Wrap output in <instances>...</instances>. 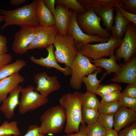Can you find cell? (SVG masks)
Segmentation results:
<instances>
[{
  "mask_svg": "<svg viewBox=\"0 0 136 136\" xmlns=\"http://www.w3.org/2000/svg\"><path fill=\"white\" fill-rule=\"evenodd\" d=\"M82 93L75 91L63 95L59 100L60 106L65 110L66 124L64 132L67 134L79 131L80 124L85 125L82 116Z\"/></svg>",
  "mask_w": 136,
  "mask_h": 136,
  "instance_id": "obj_1",
  "label": "cell"
},
{
  "mask_svg": "<svg viewBox=\"0 0 136 136\" xmlns=\"http://www.w3.org/2000/svg\"><path fill=\"white\" fill-rule=\"evenodd\" d=\"M37 0L13 10L0 9L4 17V24L1 29L16 25L21 26L36 27L39 24L36 14Z\"/></svg>",
  "mask_w": 136,
  "mask_h": 136,
  "instance_id": "obj_2",
  "label": "cell"
},
{
  "mask_svg": "<svg viewBox=\"0 0 136 136\" xmlns=\"http://www.w3.org/2000/svg\"><path fill=\"white\" fill-rule=\"evenodd\" d=\"M40 132L55 134L61 132L66 121L65 110L60 106H53L46 111L40 118Z\"/></svg>",
  "mask_w": 136,
  "mask_h": 136,
  "instance_id": "obj_3",
  "label": "cell"
},
{
  "mask_svg": "<svg viewBox=\"0 0 136 136\" xmlns=\"http://www.w3.org/2000/svg\"><path fill=\"white\" fill-rule=\"evenodd\" d=\"M53 45L55 48L54 54L57 62L64 64L65 67H70L79 52L72 37L67 34L63 36L58 33Z\"/></svg>",
  "mask_w": 136,
  "mask_h": 136,
  "instance_id": "obj_4",
  "label": "cell"
},
{
  "mask_svg": "<svg viewBox=\"0 0 136 136\" xmlns=\"http://www.w3.org/2000/svg\"><path fill=\"white\" fill-rule=\"evenodd\" d=\"M122 40H117L111 36L104 43L95 44L89 43L76 44L79 52L93 59H96L114 54L115 50L120 46Z\"/></svg>",
  "mask_w": 136,
  "mask_h": 136,
  "instance_id": "obj_5",
  "label": "cell"
},
{
  "mask_svg": "<svg viewBox=\"0 0 136 136\" xmlns=\"http://www.w3.org/2000/svg\"><path fill=\"white\" fill-rule=\"evenodd\" d=\"M76 20L79 27L87 35H97L105 39H109L111 36L109 31L101 26L102 19L95 14L92 9L87 10L83 14H77Z\"/></svg>",
  "mask_w": 136,
  "mask_h": 136,
  "instance_id": "obj_6",
  "label": "cell"
},
{
  "mask_svg": "<svg viewBox=\"0 0 136 136\" xmlns=\"http://www.w3.org/2000/svg\"><path fill=\"white\" fill-rule=\"evenodd\" d=\"M91 59L79 52L72 63L70 67L71 76L70 84L73 89L80 90L82 87V78L100 68L92 64Z\"/></svg>",
  "mask_w": 136,
  "mask_h": 136,
  "instance_id": "obj_7",
  "label": "cell"
},
{
  "mask_svg": "<svg viewBox=\"0 0 136 136\" xmlns=\"http://www.w3.org/2000/svg\"><path fill=\"white\" fill-rule=\"evenodd\" d=\"M33 86L29 85L22 88L18 105V111L21 114L34 111L48 102L45 97L35 90Z\"/></svg>",
  "mask_w": 136,
  "mask_h": 136,
  "instance_id": "obj_8",
  "label": "cell"
},
{
  "mask_svg": "<svg viewBox=\"0 0 136 136\" xmlns=\"http://www.w3.org/2000/svg\"><path fill=\"white\" fill-rule=\"evenodd\" d=\"M124 37L120 46L115 50L117 60L120 61L122 59L124 63L128 62L136 52V26L129 23Z\"/></svg>",
  "mask_w": 136,
  "mask_h": 136,
  "instance_id": "obj_9",
  "label": "cell"
},
{
  "mask_svg": "<svg viewBox=\"0 0 136 136\" xmlns=\"http://www.w3.org/2000/svg\"><path fill=\"white\" fill-rule=\"evenodd\" d=\"M35 37L28 47V50L46 48L53 45L58 33L55 25L45 27L39 25L35 27Z\"/></svg>",
  "mask_w": 136,
  "mask_h": 136,
  "instance_id": "obj_10",
  "label": "cell"
},
{
  "mask_svg": "<svg viewBox=\"0 0 136 136\" xmlns=\"http://www.w3.org/2000/svg\"><path fill=\"white\" fill-rule=\"evenodd\" d=\"M35 27L21 26L15 33L12 48L15 53L21 55L27 53L28 47L35 37Z\"/></svg>",
  "mask_w": 136,
  "mask_h": 136,
  "instance_id": "obj_11",
  "label": "cell"
},
{
  "mask_svg": "<svg viewBox=\"0 0 136 136\" xmlns=\"http://www.w3.org/2000/svg\"><path fill=\"white\" fill-rule=\"evenodd\" d=\"M34 80L37 85L35 90L45 97H47L51 93L58 90L61 87L56 76H49L45 72L36 74Z\"/></svg>",
  "mask_w": 136,
  "mask_h": 136,
  "instance_id": "obj_12",
  "label": "cell"
},
{
  "mask_svg": "<svg viewBox=\"0 0 136 136\" xmlns=\"http://www.w3.org/2000/svg\"><path fill=\"white\" fill-rule=\"evenodd\" d=\"M77 14L73 11L70 24L67 31V34L71 36L76 44H84L93 42L100 43L107 42L109 39L101 38L97 35L91 36L87 35L81 29L76 20Z\"/></svg>",
  "mask_w": 136,
  "mask_h": 136,
  "instance_id": "obj_13",
  "label": "cell"
},
{
  "mask_svg": "<svg viewBox=\"0 0 136 136\" xmlns=\"http://www.w3.org/2000/svg\"><path fill=\"white\" fill-rule=\"evenodd\" d=\"M121 69L111 79L112 82L136 84V56L128 62L120 65Z\"/></svg>",
  "mask_w": 136,
  "mask_h": 136,
  "instance_id": "obj_14",
  "label": "cell"
},
{
  "mask_svg": "<svg viewBox=\"0 0 136 136\" xmlns=\"http://www.w3.org/2000/svg\"><path fill=\"white\" fill-rule=\"evenodd\" d=\"M46 48L48 53L46 57H41L39 59H37L34 56H31L30 58V60L35 64L47 69L54 68L62 73L65 76L71 75V71L70 67H62L57 62L54 54L53 45H51Z\"/></svg>",
  "mask_w": 136,
  "mask_h": 136,
  "instance_id": "obj_15",
  "label": "cell"
},
{
  "mask_svg": "<svg viewBox=\"0 0 136 136\" xmlns=\"http://www.w3.org/2000/svg\"><path fill=\"white\" fill-rule=\"evenodd\" d=\"M136 111L121 106L114 115V129L117 132L136 122Z\"/></svg>",
  "mask_w": 136,
  "mask_h": 136,
  "instance_id": "obj_16",
  "label": "cell"
},
{
  "mask_svg": "<svg viewBox=\"0 0 136 136\" xmlns=\"http://www.w3.org/2000/svg\"><path fill=\"white\" fill-rule=\"evenodd\" d=\"M73 13L72 10L63 5H57L53 15L58 33L63 36L67 34Z\"/></svg>",
  "mask_w": 136,
  "mask_h": 136,
  "instance_id": "obj_17",
  "label": "cell"
},
{
  "mask_svg": "<svg viewBox=\"0 0 136 136\" xmlns=\"http://www.w3.org/2000/svg\"><path fill=\"white\" fill-rule=\"evenodd\" d=\"M23 88L21 86L18 85L2 103L0 110L7 119H11L13 116L15 110L19 104V94Z\"/></svg>",
  "mask_w": 136,
  "mask_h": 136,
  "instance_id": "obj_18",
  "label": "cell"
},
{
  "mask_svg": "<svg viewBox=\"0 0 136 136\" xmlns=\"http://www.w3.org/2000/svg\"><path fill=\"white\" fill-rule=\"evenodd\" d=\"M25 80L19 72L15 73L0 81V103L7 97L8 95Z\"/></svg>",
  "mask_w": 136,
  "mask_h": 136,
  "instance_id": "obj_19",
  "label": "cell"
},
{
  "mask_svg": "<svg viewBox=\"0 0 136 136\" xmlns=\"http://www.w3.org/2000/svg\"><path fill=\"white\" fill-rule=\"evenodd\" d=\"M36 14L39 24L45 27L55 25L53 15L45 5L44 0H37Z\"/></svg>",
  "mask_w": 136,
  "mask_h": 136,
  "instance_id": "obj_20",
  "label": "cell"
},
{
  "mask_svg": "<svg viewBox=\"0 0 136 136\" xmlns=\"http://www.w3.org/2000/svg\"><path fill=\"white\" fill-rule=\"evenodd\" d=\"M116 14L114 18L115 23L111 31V36L118 40H122L129 23L122 15L118 7L116 8Z\"/></svg>",
  "mask_w": 136,
  "mask_h": 136,
  "instance_id": "obj_21",
  "label": "cell"
},
{
  "mask_svg": "<svg viewBox=\"0 0 136 136\" xmlns=\"http://www.w3.org/2000/svg\"><path fill=\"white\" fill-rule=\"evenodd\" d=\"M109 57V58L103 57L91 60V62L93 63L96 66L103 68L106 71V72L103 74L105 76L112 73H116L121 69L120 65L117 62L116 58L114 54L110 55Z\"/></svg>",
  "mask_w": 136,
  "mask_h": 136,
  "instance_id": "obj_22",
  "label": "cell"
},
{
  "mask_svg": "<svg viewBox=\"0 0 136 136\" xmlns=\"http://www.w3.org/2000/svg\"><path fill=\"white\" fill-rule=\"evenodd\" d=\"M116 8L99 7L92 8L95 14L103 20L104 26L109 31H111L113 26L114 18V12Z\"/></svg>",
  "mask_w": 136,
  "mask_h": 136,
  "instance_id": "obj_23",
  "label": "cell"
},
{
  "mask_svg": "<svg viewBox=\"0 0 136 136\" xmlns=\"http://www.w3.org/2000/svg\"><path fill=\"white\" fill-rule=\"evenodd\" d=\"M80 4L87 10L99 7H122L121 0H78Z\"/></svg>",
  "mask_w": 136,
  "mask_h": 136,
  "instance_id": "obj_24",
  "label": "cell"
},
{
  "mask_svg": "<svg viewBox=\"0 0 136 136\" xmlns=\"http://www.w3.org/2000/svg\"><path fill=\"white\" fill-rule=\"evenodd\" d=\"M27 64L24 60L18 59L6 64L0 69V81L19 72Z\"/></svg>",
  "mask_w": 136,
  "mask_h": 136,
  "instance_id": "obj_25",
  "label": "cell"
},
{
  "mask_svg": "<svg viewBox=\"0 0 136 136\" xmlns=\"http://www.w3.org/2000/svg\"><path fill=\"white\" fill-rule=\"evenodd\" d=\"M102 72L100 68L93 73L89 74L87 77L85 76L82 79V83L85 84L87 90L96 94V91L100 85V84L105 76L104 75L100 80L97 79V75Z\"/></svg>",
  "mask_w": 136,
  "mask_h": 136,
  "instance_id": "obj_26",
  "label": "cell"
},
{
  "mask_svg": "<svg viewBox=\"0 0 136 136\" xmlns=\"http://www.w3.org/2000/svg\"><path fill=\"white\" fill-rule=\"evenodd\" d=\"M96 95L95 93L87 90L82 93V107L98 110L100 102Z\"/></svg>",
  "mask_w": 136,
  "mask_h": 136,
  "instance_id": "obj_27",
  "label": "cell"
},
{
  "mask_svg": "<svg viewBox=\"0 0 136 136\" xmlns=\"http://www.w3.org/2000/svg\"><path fill=\"white\" fill-rule=\"evenodd\" d=\"M20 134V130L16 121H13L10 122L5 121L0 126V136L11 134L14 136H19Z\"/></svg>",
  "mask_w": 136,
  "mask_h": 136,
  "instance_id": "obj_28",
  "label": "cell"
},
{
  "mask_svg": "<svg viewBox=\"0 0 136 136\" xmlns=\"http://www.w3.org/2000/svg\"><path fill=\"white\" fill-rule=\"evenodd\" d=\"M55 3L56 5H63L68 9L73 10L77 15L84 13L87 10L77 0H56Z\"/></svg>",
  "mask_w": 136,
  "mask_h": 136,
  "instance_id": "obj_29",
  "label": "cell"
},
{
  "mask_svg": "<svg viewBox=\"0 0 136 136\" xmlns=\"http://www.w3.org/2000/svg\"><path fill=\"white\" fill-rule=\"evenodd\" d=\"M99 114L97 109L82 107V118L85 124L89 125L97 122Z\"/></svg>",
  "mask_w": 136,
  "mask_h": 136,
  "instance_id": "obj_30",
  "label": "cell"
},
{
  "mask_svg": "<svg viewBox=\"0 0 136 136\" xmlns=\"http://www.w3.org/2000/svg\"><path fill=\"white\" fill-rule=\"evenodd\" d=\"M120 106L118 101L110 103L100 102L97 110L99 113L114 114Z\"/></svg>",
  "mask_w": 136,
  "mask_h": 136,
  "instance_id": "obj_31",
  "label": "cell"
},
{
  "mask_svg": "<svg viewBox=\"0 0 136 136\" xmlns=\"http://www.w3.org/2000/svg\"><path fill=\"white\" fill-rule=\"evenodd\" d=\"M114 114L99 113L97 122L107 131L113 129Z\"/></svg>",
  "mask_w": 136,
  "mask_h": 136,
  "instance_id": "obj_32",
  "label": "cell"
},
{
  "mask_svg": "<svg viewBox=\"0 0 136 136\" xmlns=\"http://www.w3.org/2000/svg\"><path fill=\"white\" fill-rule=\"evenodd\" d=\"M87 136H105L107 131L97 121L86 127Z\"/></svg>",
  "mask_w": 136,
  "mask_h": 136,
  "instance_id": "obj_33",
  "label": "cell"
},
{
  "mask_svg": "<svg viewBox=\"0 0 136 136\" xmlns=\"http://www.w3.org/2000/svg\"><path fill=\"white\" fill-rule=\"evenodd\" d=\"M121 86L116 83L100 85L96 91V94L101 97L107 95L116 90L121 91Z\"/></svg>",
  "mask_w": 136,
  "mask_h": 136,
  "instance_id": "obj_34",
  "label": "cell"
},
{
  "mask_svg": "<svg viewBox=\"0 0 136 136\" xmlns=\"http://www.w3.org/2000/svg\"><path fill=\"white\" fill-rule=\"evenodd\" d=\"M118 102L121 106L136 111V98L127 96L121 94Z\"/></svg>",
  "mask_w": 136,
  "mask_h": 136,
  "instance_id": "obj_35",
  "label": "cell"
},
{
  "mask_svg": "<svg viewBox=\"0 0 136 136\" xmlns=\"http://www.w3.org/2000/svg\"><path fill=\"white\" fill-rule=\"evenodd\" d=\"M121 95V91L115 90L107 95L101 97V102L110 103L118 101Z\"/></svg>",
  "mask_w": 136,
  "mask_h": 136,
  "instance_id": "obj_36",
  "label": "cell"
},
{
  "mask_svg": "<svg viewBox=\"0 0 136 136\" xmlns=\"http://www.w3.org/2000/svg\"><path fill=\"white\" fill-rule=\"evenodd\" d=\"M121 7L125 11L130 13L136 14V0H121Z\"/></svg>",
  "mask_w": 136,
  "mask_h": 136,
  "instance_id": "obj_37",
  "label": "cell"
},
{
  "mask_svg": "<svg viewBox=\"0 0 136 136\" xmlns=\"http://www.w3.org/2000/svg\"><path fill=\"white\" fill-rule=\"evenodd\" d=\"M118 134V136H136V122L120 130Z\"/></svg>",
  "mask_w": 136,
  "mask_h": 136,
  "instance_id": "obj_38",
  "label": "cell"
},
{
  "mask_svg": "<svg viewBox=\"0 0 136 136\" xmlns=\"http://www.w3.org/2000/svg\"><path fill=\"white\" fill-rule=\"evenodd\" d=\"M121 94L127 96L136 98V84H128Z\"/></svg>",
  "mask_w": 136,
  "mask_h": 136,
  "instance_id": "obj_39",
  "label": "cell"
},
{
  "mask_svg": "<svg viewBox=\"0 0 136 136\" xmlns=\"http://www.w3.org/2000/svg\"><path fill=\"white\" fill-rule=\"evenodd\" d=\"M39 127L37 125H30L27 132L23 136H46V135L40 133L39 130Z\"/></svg>",
  "mask_w": 136,
  "mask_h": 136,
  "instance_id": "obj_40",
  "label": "cell"
},
{
  "mask_svg": "<svg viewBox=\"0 0 136 136\" xmlns=\"http://www.w3.org/2000/svg\"><path fill=\"white\" fill-rule=\"evenodd\" d=\"M122 15L129 22L133 23L136 26V14H132L124 10L121 6L118 7Z\"/></svg>",
  "mask_w": 136,
  "mask_h": 136,
  "instance_id": "obj_41",
  "label": "cell"
},
{
  "mask_svg": "<svg viewBox=\"0 0 136 136\" xmlns=\"http://www.w3.org/2000/svg\"><path fill=\"white\" fill-rule=\"evenodd\" d=\"M12 59V55L9 53L0 55V69L5 65L10 63Z\"/></svg>",
  "mask_w": 136,
  "mask_h": 136,
  "instance_id": "obj_42",
  "label": "cell"
},
{
  "mask_svg": "<svg viewBox=\"0 0 136 136\" xmlns=\"http://www.w3.org/2000/svg\"><path fill=\"white\" fill-rule=\"evenodd\" d=\"M44 2L47 8L53 15L55 9V0H44Z\"/></svg>",
  "mask_w": 136,
  "mask_h": 136,
  "instance_id": "obj_43",
  "label": "cell"
},
{
  "mask_svg": "<svg viewBox=\"0 0 136 136\" xmlns=\"http://www.w3.org/2000/svg\"><path fill=\"white\" fill-rule=\"evenodd\" d=\"M86 126L85 125H81L80 126L79 131L75 134L71 133L62 136H87L86 132Z\"/></svg>",
  "mask_w": 136,
  "mask_h": 136,
  "instance_id": "obj_44",
  "label": "cell"
},
{
  "mask_svg": "<svg viewBox=\"0 0 136 136\" xmlns=\"http://www.w3.org/2000/svg\"><path fill=\"white\" fill-rule=\"evenodd\" d=\"M26 1V0H10L9 2L12 5L18 6L24 4Z\"/></svg>",
  "mask_w": 136,
  "mask_h": 136,
  "instance_id": "obj_45",
  "label": "cell"
},
{
  "mask_svg": "<svg viewBox=\"0 0 136 136\" xmlns=\"http://www.w3.org/2000/svg\"><path fill=\"white\" fill-rule=\"evenodd\" d=\"M8 41L6 37L0 34V46H7Z\"/></svg>",
  "mask_w": 136,
  "mask_h": 136,
  "instance_id": "obj_46",
  "label": "cell"
},
{
  "mask_svg": "<svg viewBox=\"0 0 136 136\" xmlns=\"http://www.w3.org/2000/svg\"><path fill=\"white\" fill-rule=\"evenodd\" d=\"M105 136H118V132L114 129L107 131Z\"/></svg>",
  "mask_w": 136,
  "mask_h": 136,
  "instance_id": "obj_47",
  "label": "cell"
},
{
  "mask_svg": "<svg viewBox=\"0 0 136 136\" xmlns=\"http://www.w3.org/2000/svg\"><path fill=\"white\" fill-rule=\"evenodd\" d=\"M7 51V46H0V55L6 53Z\"/></svg>",
  "mask_w": 136,
  "mask_h": 136,
  "instance_id": "obj_48",
  "label": "cell"
},
{
  "mask_svg": "<svg viewBox=\"0 0 136 136\" xmlns=\"http://www.w3.org/2000/svg\"><path fill=\"white\" fill-rule=\"evenodd\" d=\"M3 21H4L3 16L2 15L0 14V26L1 22Z\"/></svg>",
  "mask_w": 136,
  "mask_h": 136,
  "instance_id": "obj_49",
  "label": "cell"
},
{
  "mask_svg": "<svg viewBox=\"0 0 136 136\" xmlns=\"http://www.w3.org/2000/svg\"><path fill=\"white\" fill-rule=\"evenodd\" d=\"M0 136H12V135L11 134H6V135H1Z\"/></svg>",
  "mask_w": 136,
  "mask_h": 136,
  "instance_id": "obj_50",
  "label": "cell"
}]
</instances>
